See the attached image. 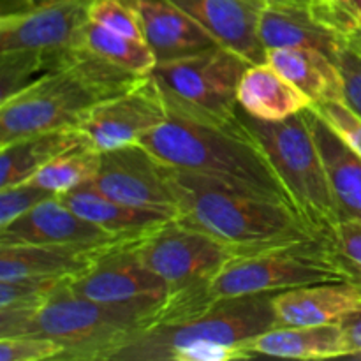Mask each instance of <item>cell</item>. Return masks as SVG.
Listing matches in <instances>:
<instances>
[{"instance_id": "cell-1", "label": "cell", "mask_w": 361, "mask_h": 361, "mask_svg": "<svg viewBox=\"0 0 361 361\" xmlns=\"http://www.w3.org/2000/svg\"><path fill=\"white\" fill-rule=\"evenodd\" d=\"M171 183L178 204L175 221L224 243L235 256L323 235L289 204L219 180L171 168Z\"/></svg>"}, {"instance_id": "cell-2", "label": "cell", "mask_w": 361, "mask_h": 361, "mask_svg": "<svg viewBox=\"0 0 361 361\" xmlns=\"http://www.w3.org/2000/svg\"><path fill=\"white\" fill-rule=\"evenodd\" d=\"M164 303H99L63 282L37 309H0V338H51L63 348L56 361H109L120 345L161 323Z\"/></svg>"}, {"instance_id": "cell-3", "label": "cell", "mask_w": 361, "mask_h": 361, "mask_svg": "<svg viewBox=\"0 0 361 361\" xmlns=\"http://www.w3.org/2000/svg\"><path fill=\"white\" fill-rule=\"evenodd\" d=\"M274 296L221 300L185 319L157 323L120 345L109 361L250 360L254 338L277 326Z\"/></svg>"}, {"instance_id": "cell-4", "label": "cell", "mask_w": 361, "mask_h": 361, "mask_svg": "<svg viewBox=\"0 0 361 361\" xmlns=\"http://www.w3.org/2000/svg\"><path fill=\"white\" fill-rule=\"evenodd\" d=\"M141 145L171 168L219 180L296 210L271 162L240 123L238 115L228 126L168 116L166 122L145 134Z\"/></svg>"}, {"instance_id": "cell-5", "label": "cell", "mask_w": 361, "mask_h": 361, "mask_svg": "<svg viewBox=\"0 0 361 361\" xmlns=\"http://www.w3.org/2000/svg\"><path fill=\"white\" fill-rule=\"evenodd\" d=\"M356 281L351 264L328 235L235 256L212 284L208 305L236 296L289 291L321 282Z\"/></svg>"}, {"instance_id": "cell-6", "label": "cell", "mask_w": 361, "mask_h": 361, "mask_svg": "<svg viewBox=\"0 0 361 361\" xmlns=\"http://www.w3.org/2000/svg\"><path fill=\"white\" fill-rule=\"evenodd\" d=\"M136 250L168 288L161 323L185 319L208 309L212 284L235 257L224 243L175 219L140 240Z\"/></svg>"}, {"instance_id": "cell-7", "label": "cell", "mask_w": 361, "mask_h": 361, "mask_svg": "<svg viewBox=\"0 0 361 361\" xmlns=\"http://www.w3.org/2000/svg\"><path fill=\"white\" fill-rule=\"evenodd\" d=\"M238 120L271 162L296 210L317 231L330 235L341 214L305 113L282 122H261L238 106Z\"/></svg>"}, {"instance_id": "cell-8", "label": "cell", "mask_w": 361, "mask_h": 361, "mask_svg": "<svg viewBox=\"0 0 361 361\" xmlns=\"http://www.w3.org/2000/svg\"><path fill=\"white\" fill-rule=\"evenodd\" d=\"M250 62L228 48H215L175 62L157 63L152 80L168 116L228 126L238 115V87Z\"/></svg>"}, {"instance_id": "cell-9", "label": "cell", "mask_w": 361, "mask_h": 361, "mask_svg": "<svg viewBox=\"0 0 361 361\" xmlns=\"http://www.w3.org/2000/svg\"><path fill=\"white\" fill-rule=\"evenodd\" d=\"M109 99L67 62L0 102V145L60 129H78L97 102Z\"/></svg>"}, {"instance_id": "cell-10", "label": "cell", "mask_w": 361, "mask_h": 361, "mask_svg": "<svg viewBox=\"0 0 361 361\" xmlns=\"http://www.w3.org/2000/svg\"><path fill=\"white\" fill-rule=\"evenodd\" d=\"M92 185L111 200L134 208L161 212L176 219L171 166L155 157L145 145H127L102 152Z\"/></svg>"}, {"instance_id": "cell-11", "label": "cell", "mask_w": 361, "mask_h": 361, "mask_svg": "<svg viewBox=\"0 0 361 361\" xmlns=\"http://www.w3.org/2000/svg\"><path fill=\"white\" fill-rule=\"evenodd\" d=\"M166 118L168 109L157 85L148 74L130 90L97 102L78 126V130L88 147L102 154L141 143L145 134L166 122Z\"/></svg>"}, {"instance_id": "cell-12", "label": "cell", "mask_w": 361, "mask_h": 361, "mask_svg": "<svg viewBox=\"0 0 361 361\" xmlns=\"http://www.w3.org/2000/svg\"><path fill=\"white\" fill-rule=\"evenodd\" d=\"M136 245L123 243L102 254L83 274L67 281V288L83 298L113 305L166 302V282L141 261Z\"/></svg>"}, {"instance_id": "cell-13", "label": "cell", "mask_w": 361, "mask_h": 361, "mask_svg": "<svg viewBox=\"0 0 361 361\" xmlns=\"http://www.w3.org/2000/svg\"><path fill=\"white\" fill-rule=\"evenodd\" d=\"M94 0H62L0 16V51L27 49L60 59L80 41Z\"/></svg>"}, {"instance_id": "cell-14", "label": "cell", "mask_w": 361, "mask_h": 361, "mask_svg": "<svg viewBox=\"0 0 361 361\" xmlns=\"http://www.w3.org/2000/svg\"><path fill=\"white\" fill-rule=\"evenodd\" d=\"M130 242L140 240L122 238L92 224L66 207L59 196L48 197L9 226L0 228V245L28 243L76 249H113Z\"/></svg>"}, {"instance_id": "cell-15", "label": "cell", "mask_w": 361, "mask_h": 361, "mask_svg": "<svg viewBox=\"0 0 361 361\" xmlns=\"http://www.w3.org/2000/svg\"><path fill=\"white\" fill-rule=\"evenodd\" d=\"M201 25L222 48L238 53L250 63L267 62L259 37L261 0H171Z\"/></svg>"}, {"instance_id": "cell-16", "label": "cell", "mask_w": 361, "mask_h": 361, "mask_svg": "<svg viewBox=\"0 0 361 361\" xmlns=\"http://www.w3.org/2000/svg\"><path fill=\"white\" fill-rule=\"evenodd\" d=\"M140 16L143 39L157 63L175 62L221 48L217 41L171 0H130Z\"/></svg>"}, {"instance_id": "cell-17", "label": "cell", "mask_w": 361, "mask_h": 361, "mask_svg": "<svg viewBox=\"0 0 361 361\" xmlns=\"http://www.w3.org/2000/svg\"><path fill=\"white\" fill-rule=\"evenodd\" d=\"M264 49L307 48L323 51L338 62L344 35L319 14L316 0L309 4H267L259 20Z\"/></svg>"}, {"instance_id": "cell-18", "label": "cell", "mask_w": 361, "mask_h": 361, "mask_svg": "<svg viewBox=\"0 0 361 361\" xmlns=\"http://www.w3.org/2000/svg\"><path fill=\"white\" fill-rule=\"evenodd\" d=\"M274 309L277 326L342 323L361 312V282H321L277 293Z\"/></svg>"}, {"instance_id": "cell-19", "label": "cell", "mask_w": 361, "mask_h": 361, "mask_svg": "<svg viewBox=\"0 0 361 361\" xmlns=\"http://www.w3.org/2000/svg\"><path fill=\"white\" fill-rule=\"evenodd\" d=\"M113 249H76V247L28 245V243L0 245V281H16V279L71 281L90 268L102 254Z\"/></svg>"}, {"instance_id": "cell-20", "label": "cell", "mask_w": 361, "mask_h": 361, "mask_svg": "<svg viewBox=\"0 0 361 361\" xmlns=\"http://www.w3.org/2000/svg\"><path fill=\"white\" fill-rule=\"evenodd\" d=\"M303 113L319 148L341 222H361V159L328 126L314 104Z\"/></svg>"}, {"instance_id": "cell-21", "label": "cell", "mask_w": 361, "mask_h": 361, "mask_svg": "<svg viewBox=\"0 0 361 361\" xmlns=\"http://www.w3.org/2000/svg\"><path fill=\"white\" fill-rule=\"evenodd\" d=\"M59 200L88 222L122 238L141 240L173 221V217L161 212L134 208L111 200L90 182L60 194Z\"/></svg>"}, {"instance_id": "cell-22", "label": "cell", "mask_w": 361, "mask_h": 361, "mask_svg": "<svg viewBox=\"0 0 361 361\" xmlns=\"http://www.w3.org/2000/svg\"><path fill=\"white\" fill-rule=\"evenodd\" d=\"M314 102L268 62L250 63L238 87L240 109L261 122H282Z\"/></svg>"}, {"instance_id": "cell-23", "label": "cell", "mask_w": 361, "mask_h": 361, "mask_svg": "<svg viewBox=\"0 0 361 361\" xmlns=\"http://www.w3.org/2000/svg\"><path fill=\"white\" fill-rule=\"evenodd\" d=\"M267 62L289 83L302 90L314 104L344 101V78L337 60L323 51L307 48H274Z\"/></svg>"}, {"instance_id": "cell-24", "label": "cell", "mask_w": 361, "mask_h": 361, "mask_svg": "<svg viewBox=\"0 0 361 361\" xmlns=\"http://www.w3.org/2000/svg\"><path fill=\"white\" fill-rule=\"evenodd\" d=\"M252 356L295 360L348 358L344 330L341 323L309 326H275L252 342Z\"/></svg>"}, {"instance_id": "cell-25", "label": "cell", "mask_w": 361, "mask_h": 361, "mask_svg": "<svg viewBox=\"0 0 361 361\" xmlns=\"http://www.w3.org/2000/svg\"><path fill=\"white\" fill-rule=\"evenodd\" d=\"M85 143L78 129H60L18 137L0 145V189L30 180L51 159Z\"/></svg>"}, {"instance_id": "cell-26", "label": "cell", "mask_w": 361, "mask_h": 361, "mask_svg": "<svg viewBox=\"0 0 361 361\" xmlns=\"http://www.w3.org/2000/svg\"><path fill=\"white\" fill-rule=\"evenodd\" d=\"M80 42L95 55L137 76H148L157 66V59L145 39L116 34V32L92 23L90 20L81 30Z\"/></svg>"}, {"instance_id": "cell-27", "label": "cell", "mask_w": 361, "mask_h": 361, "mask_svg": "<svg viewBox=\"0 0 361 361\" xmlns=\"http://www.w3.org/2000/svg\"><path fill=\"white\" fill-rule=\"evenodd\" d=\"M99 164H101V154L88 145H80L56 155L30 180L35 185L60 196L92 182L97 175Z\"/></svg>"}, {"instance_id": "cell-28", "label": "cell", "mask_w": 361, "mask_h": 361, "mask_svg": "<svg viewBox=\"0 0 361 361\" xmlns=\"http://www.w3.org/2000/svg\"><path fill=\"white\" fill-rule=\"evenodd\" d=\"M60 59L27 49L0 51V102L59 67Z\"/></svg>"}, {"instance_id": "cell-29", "label": "cell", "mask_w": 361, "mask_h": 361, "mask_svg": "<svg viewBox=\"0 0 361 361\" xmlns=\"http://www.w3.org/2000/svg\"><path fill=\"white\" fill-rule=\"evenodd\" d=\"M67 281L16 279L0 281V309H37Z\"/></svg>"}, {"instance_id": "cell-30", "label": "cell", "mask_w": 361, "mask_h": 361, "mask_svg": "<svg viewBox=\"0 0 361 361\" xmlns=\"http://www.w3.org/2000/svg\"><path fill=\"white\" fill-rule=\"evenodd\" d=\"M88 20L116 34L143 39L140 16L130 0H94Z\"/></svg>"}, {"instance_id": "cell-31", "label": "cell", "mask_w": 361, "mask_h": 361, "mask_svg": "<svg viewBox=\"0 0 361 361\" xmlns=\"http://www.w3.org/2000/svg\"><path fill=\"white\" fill-rule=\"evenodd\" d=\"M55 196L49 190L35 185L32 180L0 189V228H6L18 217L30 212L48 197Z\"/></svg>"}, {"instance_id": "cell-32", "label": "cell", "mask_w": 361, "mask_h": 361, "mask_svg": "<svg viewBox=\"0 0 361 361\" xmlns=\"http://www.w3.org/2000/svg\"><path fill=\"white\" fill-rule=\"evenodd\" d=\"M62 353V345L51 338L32 335L0 338V361L59 360Z\"/></svg>"}, {"instance_id": "cell-33", "label": "cell", "mask_w": 361, "mask_h": 361, "mask_svg": "<svg viewBox=\"0 0 361 361\" xmlns=\"http://www.w3.org/2000/svg\"><path fill=\"white\" fill-rule=\"evenodd\" d=\"M328 126L361 159V116L349 108L345 101H330L314 104Z\"/></svg>"}, {"instance_id": "cell-34", "label": "cell", "mask_w": 361, "mask_h": 361, "mask_svg": "<svg viewBox=\"0 0 361 361\" xmlns=\"http://www.w3.org/2000/svg\"><path fill=\"white\" fill-rule=\"evenodd\" d=\"M321 16L342 35L361 27V0H316Z\"/></svg>"}, {"instance_id": "cell-35", "label": "cell", "mask_w": 361, "mask_h": 361, "mask_svg": "<svg viewBox=\"0 0 361 361\" xmlns=\"http://www.w3.org/2000/svg\"><path fill=\"white\" fill-rule=\"evenodd\" d=\"M361 281V222L342 221L328 235Z\"/></svg>"}, {"instance_id": "cell-36", "label": "cell", "mask_w": 361, "mask_h": 361, "mask_svg": "<svg viewBox=\"0 0 361 361\" xmlns=\"http://www.w3.org/2000/svg\"><path fill=\"white\" fill-rule=\"evenodd\" d=\"M338 66L344 78V101L361 116V53L345 44L338 55Z\"/></svg>"}, {"instance_id": "cell-37", "label": "cell", "mask_w": 361, "mask_h": 361, "mask_svg": "<svg viewBox=\"0 0 361 361\" xmlns=\"http://www.w3.org/2000/svg\"><path fill=\"white\" fill-rule=\"evenodd\" d=\"M342 330H344L345 344H348V358H361V312L353 314L348 319L342 321Z\"/></svg>"}, {"instance_id": "cell-38", "label": "cell", "mask_w": 361, "mask_h": 361, "mask_svg": "<svg viewBox=\"0 0 361 361\" xmlns=\"http://www.w3.org/2000/svg\"><path fill=\"white\" fill-rule=\"evenodd\" d=\"M55 2H62V0H2V16L4 14L18 13V11H25L30 9V7H39Z\"/></svg>"}, {"instance_id": "cell-39", "label": "cell", "mask_w": 361, "mask_h": 361, "mask_svg": "<svg viewBox=\"0 0 361 361\" xmlns=\"http://www.w3.org/2000/svg\"><path fill=\"white\" fill-rule=\"evenodd\" d=\"M345 44L355 49V51L361 53V27L355 28V30L345 35Z\"/></svg>"}, {"instance_id": "cell-40", "label": "cell", "mask_w": 361, "mask_h": 361, "mask_svg": "<svg viewBox=\"0 0 361 361\" xmlns=\"http://www.w3.org/2000/svg\"><path fill=\"white\" fill-rule=\"evenodd\" d=\"M264 4H309L314 0H261Z\"/></svg>"}]
</instances>
